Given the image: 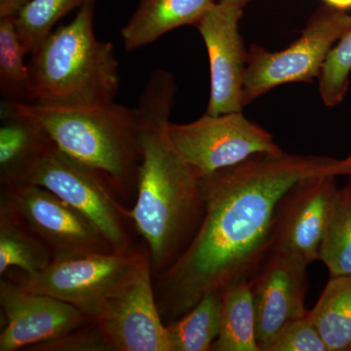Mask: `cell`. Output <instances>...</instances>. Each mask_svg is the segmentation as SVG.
Here are the masks:
<instances>
[{"label":"cell","instance_id":"6da1fadb","mask_svg":"<svg viewBox=\"0 0 351 351\" xmlns=\"http://www.w3.org/2000/svg\"><path fill=\"white\" fill-rule=\"evenodd\" d=\"M339 159L280 152L258 154L199 178L204 214L186 248L154 285L165 324L205 295L251 281L274 251L277 210L306 178L336 175ZM338 177V176H337Z\"/></svg>","mask_w":351,"mask_h":351},{"label":"cell","instance_id":"e0dca14e","mask_svg":"<svg viewBox=\"0 0 351 351\" xmlns=\"http://www.w3.org/2000/svg\"><path fill=\"white\" fill-rule=\"evenodd\" d=\"M221 332L213 351H260L252 280L221 290Z\"/></svg>","mask_w":351,"mask_h":351},{"label":"cell","instance_id":"9c48e42d","mask_svg":"<svg viewBox=\"0 0 351 351\" xmlns=\"http://www.w3.org/2000/svg\"><path fill=\"white\" fill-rule=\"evenodd\" d=\"M168 132L176 149L199 177L237 165L255 154L282 152L271 134L242 112L205 113L186 124L170 122Z\"/></svg>","mask_w":351,"mask_h":351},{"label":"cell","instance_id":"1f68e13d","mask_svg":"<svg viewBox=\"0 0 351 351\" xmlns=\"http://www.w3.org/2000/svg\"><path fill=\"white\" fill-rule=\"evenodd\" d=\"M348 351H351V343H350V348H348Z\"/></svg>","mask_w":351,"mask_h":351},{"label":"cell","instance_id":"ba28073f","mask_svg":"<svg viewBox=\"0 0 351 351\" xmlns=\"http://www.w3.org/2000/svg\"><path fill=\"white\" fill-rule=\"evenodd\" d=\"M1 206L43 242L53 260L115 252L87 217L36 184L2 189Z\"/></svg>","mask_w":351,"mask_h":351},{"label":"cell","instance_id":"5bb4252c","mask_svg":"<svg viewBox=\"0 0 351 351\" xmlns=\"http://www.w3.org/2000/svg\"><path fill=\"white\" fill-rule=\"evenodd\" d=\"M307 265L300 258L272 251L252 279L258 343L285 323L308 313L304 304Z\"/></svg>","mask_w":351,"mask_h":351},{"label":"cell","instance_id":"ac0fdd59","mask_svg":"<svg viewBox=\"0 0 351 351\" xmlns=\"http://www.w3.org/2000/svg\"><path fill=\"white\" fill-rule=\"evenodd\" d=\"M309 317L328 351H346L351 343V276L331 277Z\"/></svg>","mask_w":351,"mask_h":351},{"label":"cell","instance_id":"d6986e66","mask_svg":"<svg viewBox=\"0 0 351 351\" xmlns=\"http://www.w3.org/2000/svg\"><path fill=\"white\" fill-rule=\"evenodd\" d=\"M52 254L7 208L0 205V274L17 267L31 276L50 265Z\"/></svg>","mask_w":351,"mask_h":351},{"label":"cell","instance_id":"5b68a950","mask_svg":"<svg viewBox=\"0 0 351 351\" xmlns=\"http://www.w3.org/2000/svg\"><path fill=\"white\" fill-rule=\"evenodd\" d=\"M350 29V15L325 5L313 13L302 36L286 49L270 52L252 44L245 68L243 107L279 85L318 78L330 51Z\"/></svg>","mask_w":351,"mask_h":351},{"label":"cell","instance_id":"9a60e30c","mask_svg":"<svg viewBox=\"0 0 351 351\" xmlns=\"http://www.w3.org/2000/svg\"><path fill=\"white\" fill-rule=\"evenodd\" d=\"M52 144L46 132L34 120L1 103L0 182L2 188L27 184Z\"/></svg>","mask_w":351,"mask_h":351},{"label":"cell","instance_id":"277c9868","mask_svg":"<svg viewBox=\"0 0 351 351\" xmlns=\"http://www.w3.org/2000/svg\"><path fill=\"white\" fill-rule=\"evenodd\" d=\"M46 132L60 151L108 177L119 195L137 189L142 161L138 108L117 103L87 108L44 107L3 101Z\"/></svg>","mask_w":351,"mask_h":351},{"label":"cell","instance_id":"7402d4cb","mask_svg":"<svg viewBox=\"0 0 351 351\" xmlns=\"http://www.w3.org/2000/svg\"><path fill=\"white\" fill-rule=\"evenodd\" d=\"M320 261L330 277L351 276V193L339 189L321 245Z\"/></svg>","mask_w":351,"mask_h":351},{"label":"cell","instance_id":"f1b7e54d","mask_svg":"<svg viewBox=\"0 0 351 351\" xmlns=\"http://www.w3.org/2000/svg\"><path fill=\"white\" fill-rule=\"evenodd\" d=\"M326 5L338 10L346 11L351 8V0H323Z\"/></svg>","mask_w":351,"mask_h":351},{"label":"cell","instance_id":"2e32d148","mask_svg":"<svg viewBox=\"0 0 351 351\" xmlns=\"http://www.w3.org/2000/svg\"><path fill=\"white\" fill-rule=\"evenodd\" d=\"M217 0H141L120 31L128 52L156 43L164 34L196 25Z\"/></svg>","mask_w":351,"mask_h":351},{"label":"cell","instance_id":"3957f363","mask_svg":"<svg viewBox=\"0 0 351 351\" xmlns=\"http://www.w3.org/2000/svg\"><path fill=\"white\" fill-rule=\"evenodd\" d=\"M96 0H87L75 19L51 32L27 62L29 104L87 108L114 103L119 90L114 47L95 36Z\"/></svg>","mask_w":351,"mask_h":351},{"label":"cell","instance_id":"4fadbf2b","mask_svg":"<svg viewBox=\"0 0 351 351\" xmlns=\"http://www.w3.org/2000/svg\"><path fill=\"white\" fill-rule=\"evenodd\" d=\"M0 304L6 320L0 334V351L50 343L91 322L71 304L4 278L0 281Z\"/></svg>","mask_w":351,"mask_h":351},{"label":"cell","instance_id":"44dd1931","mask_svg":"<svg viewBox=\"0 0 351 351\" xmlns=\"http://www.w3.org/2000/svg\"><path fill=\"white\" fill-rule=\"evenodd\" d=\"M15 18H0V91L4 100L32 101V82Z\"/></svg>","mask_w":351,"mask_h":351},{"label":"cell","instance_id":"f546056e","mask_svg":"<svg viewBox=\"0 0 351 351\" xmlns=\"http://www.w3.org/2000/svg\"><path fill=\"white\" fill-rule=\"evenodd\" d=\"M218 1L228 2V3L233 4L241 7L244 9V7L251 1V0H218Z\"/></svg>","mask_w":351,"mask_h":351},{"label":"cell","instance_id":"7a4b0ae2","mask_svg":"<svg viewBox=\"0 0 351 351\" xmlns=\"http://www.w3.org/2000/svg\"><path fill=\"white\" fill-rule=\"evenodd\" d=\"M176 93L172 73L152 71L137 107L142 143L137 199L125 211L147 242L156 276L186 248L204 214L200 177L176 149L168 132Z\"/></svg>","mask_w":351,"mask_h":351},{"label":"cell","instance_id":"d4e9b609","mask_svg":"<svg viewBox=\"0 0 351 351\" xmlns=\"http://www.w3.org/2000/svg\"><path fill=\"white\" fill-rule=\"evenodd\" d=\"M260 351H328L326 343L309 317L289 321L258 343Z\"/></svg>","mask_w":351,"mask_h":351},{"label":"cell","instance_id":"8992f818","mask_svg":"<svg viewBox=\"0 0 351 351\" xmlns=\"http://www.w3.org/2000/svg\"><path fill=\"white\" fill-rule=\"evenodd\" d=\"M152 274L147 250L97 307L91 321L108 350L169 351L167 326L157 304Z\"/></svg>","mask_w":351,"mask_h":351},{"label":"cell","instance_id":"4316f807","mask_svg":"<svg viewBox=\"0 0 351 351\" xmlns=\"http://www.w3.org/2000/svg\"><path fill=\"white\" fill-rule=\"evenodd\" d=\"M32 0H0V18L13 17Z\"/></svg>","mask_w":351,"mask_h":351},{"label":"cell","instance_id":"cb8c5ba5","mask_svg":"<svg viewBox=\"0 0 351 351\" xmlns=\"http://www.w3.org/2000/svg\"><path fill=\"white\" fill-rule=\"evenodd\" d=\"M351 73V29L343 34L330 51L318 76L319 93L327 107H336L343 101Z\"/></svg>","mask_w":351,"mask_h":351},{"label":"cell","instance_id":"4dcf8cb0","mask_svg":"<svg viewBox=\"0 0 351 351\" xmlns=\"http://www.w3.org/2000/svg\"><path fill=\"white\" fill-rule=\"evenodd\" d=\"M350 182H348V184H346V186H348V189H350V193H351V177H350Z\"/></svg>","mask_w":351,"mask_h":351},{"label":"cell","instance_id":"7c38bea8","mask_svg":"<svg viewBox=\"0 0 351 351\" xmlns=\"http://www.w3.org/2000/svg\"><path fill=\"white\" fill-rule=\"evenodd\" d=\"M243 8L218 1L195 25L202 36L210 64V97L206 113L242 112V89L247 53L239 32Z\"/></svg>","mask_w":351,"mask_h":351},{"label":"cell","instance_id":"ffe728a7","mask_svg":"<svg viewBox=\"0 0 351 351\" xmlns=\"http://www.w3.org/2000/svg\"><path fill=\"white\" fill-rule=\"evenodd\" d=\"M221 291L205 295L167 326L169 351H209L221 332Z\"/></svg>","mask_w":351,"mask_h":351},{"label":"cell","instance_id":"30bf717a","mask_svg":"<svg viewBox=\"0 0 351 351\" xmlns=\"http://www.w3.org/2000/svg\"><path fill=\"white\" fill-rule=\"evenodd\" d=\"M142 254L131 250L53 260L43 271L25 276L19 283L31 292L71 304L91 321L101 299Z\"/></svg>","mask_w":351,"mask_h":351},{"label":"cell","instance_id":"83f0119b","mask_svg":"<svg viewBox=\"0 0 351 351\" xmlns=\"http://www.w3.org/2000/svg\"><path fill=\"white\" fill-rule=\"evenodd\" d=\"M337 176H348L351 177V154L343 160H339L336 166Z\"/></svg>","mask_w":351,"mask_h":351},{"label":"cell","instance_id":"8fae6325","mask_svg":"<svg viewBox=\"0 0 351 351\" xmlns=\"http://www.w3.org/2000/svg\"><path fill=\"white\" fill-rule=\"evenodd\" d=\"M337 176L302 180L284 196L277 210L274 251L304 261L320 260L321 245L338 195Z\"/></svg>","mask_w":351,"mask_h":351},{"label":"cell","instance_id":"603a6c76","mask_svg":"<svg viewBox=\"0 0 351 351\" xmlns=\"http://www.w3.org/2000/svg\"><path fill=\"white\" fill-rule=\"evenodd\" d=\"M87 0H32L15 17L18 36L31 55L53 32L55 25Z\"/></svg>","mask_w":351,"mask_h":351},{"label":"cell","instance_id":"52a82bcc","mask_svg":"<svg viewBox=\"0 0 351 351\" xmlns=\"http://www.w3.org/2000/svg\"><path fill=\"white\" fill-rule=\"evenodd\" d=\"M29 182L48 189L87 217L115 252L132 250L126 208L115 198L117 189L105 175L66 156L52 142Z\"/></svg>","mask_w":351,"mask_h":351},{"label":"cell","instance_id":"484cf974","mask_svg":"<svg viewBox=\"0 0 351 351\" xmlns=\"http://www.w3.org/2000/svg\"><path fill=\"white\" fill-rule=\"evenodd\" d=\"M40 350H108L98 328L94 324L93 329L87 331L84 326L71 332L63 338L50 343L36 346Z\"/></svg>","mask_w":351,"mask_h":351}]
</instances>
